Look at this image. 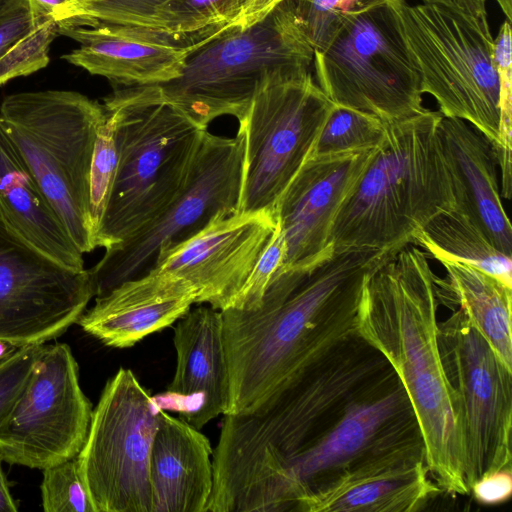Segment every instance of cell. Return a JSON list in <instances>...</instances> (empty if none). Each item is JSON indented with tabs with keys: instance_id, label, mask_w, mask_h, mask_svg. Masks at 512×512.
<instances>
[{
	"instance_id": "e575fe53",
	"label": "cell",
	"mask_w": 512,
	"mask_h": 512,
	"mask_svg": "<svg viewBox=\"0 0 512 512\" xmlns=\"http://www.w3.org/2000/svg\"><path fill=\"white\" fill-rule=\"evenodd\" d=\"M170 0H83L82 26L96 23L154 28Z\"/></svg>"
},
{
	"instance_id": "44dd1931",
	"label": "cell",
	"mask_w": 512,
	"mask_h": 512,
	"mask_svg": "<svg viewBox=\"0 0 512 512\" xmlns=\"http://www.w3.org/2000/svg\"><path fill=\"white\" fill-rule=\"evenodd\" d=\"M176 370L167 390L154 397L201 429L229 402V375L223 343L222 313L211 306L190 309L174 327Z\"/></svg>"
},
{
	"instance_id": "b9f144b4",
	"label": "cell",
	"mask_w": 512,
	"mask_h": 512,
	"mask_svg": "<svg viewBox=\"0 0 512 512\" xmlns=\"http://www.w3.org/2000/svg\"><path fill=\"white\" fill-rule=\"evenodd\" d=\"M506 19L512 22V0H496Z\"/></svg>"
},
{
	"instance_id": "ffe728a7",
	"label": "cell",
	"mask_w": 512,
	"mask_h": 512,
	"mask_svg": "<svg viewBox=\"0 0 512 512\" xmlns=\"http://www.w3.org/2000/svg\"><path fill=\"white\" fill-rule=\"evenodd\" d=\"M58 32L79 44L62 56L64 60L108 79L114 87L174 80L188 56L213 38L185 44L159 29L102 23L60 27Z\"/></svg>"
},
{
	"instance_id": "e0dca14e",
	"label": "cell",
	"mask_w": 512,
	"mask_h": 512,
	"mask_svg": "<svg viewBox=\"0 0 512 512\" xmlns=\"http://www.w3.org/2000/svg\"><path fill=\"white\" fill-rule=\"evenodd\" d=\"M277 222L273 210L218 212L193 236L161 250L153 268L187 281L197 304L225 310L232 307Z\"/></svg>"
},
{
	"instance_id": "7bdbcfd3",
	"label": "cell",
	"mask_w": 512,
	"mask_h": 512,
	"mask_svg": "<svg viewBox=\"0 0 512 512\" xmlns=\"http://www.w3.org/2000/svg\"><path fill=\"white\" fill-rule=\"evenodd\" d=\"M19 347L20 346L11 342L0 341V359L13 353Z\"/></svg>"
},
{
	"instance_id": "836d02e7",
	"label": "cell",
	"mask_w": 512,
	"mask_h": 512,
	"mask_svg": "<svg viewBox=\"0 0 512 512\" xmlns=\"http://www.w3.org/2000/svg\"><path fill=\"white\" fill-rule=\"evenodd\" d=\"M42 471L40 490L45 512H95L77 456Z\"/></svg>"
},
{
	"instance_id": "3957f363",
	"label": "cell",
	"mask_w": 512,
	"mask_h": 512,
	"mask_svg": "<svg viewBox=\"0 0 512 512\" xmlns=\"http://www.w3.org/2000/svg\"><path fill=\"white\" fill-rule=\"evenodd\" d=\"M394 372L358 333L256 409L224 415L213 463L235 492H251L329 430L350 403Z\"/></svg>"
},
{
	"instance_id": "ac0fdd59",
	"label": "cell",
	"mask_w": 512,
	"mask_h": 512,
	"mask_svg": "<svg viewBox=\"0 0 512 512\" xmlns=\"http://www.w3.org/2000/svg\"><path fill=\"white\" fill-rule=\"evenodd\" d=\"M377 149L308 154L274 206L286 243L283 269L306 267L332 246L335 218Z\"/></svg>"
},
{
	"instance_id": "52a82bcc",
	"label": "cell",
	"mask_w": 512,
	"mask_h": 512,
	"mask_svg": "<svg viewBox=\"0 0 512 512\" xmlns=\"http://www.w3.org/2000/svg\"><path fill=\"white\" fill-rule=\"evenodd\" d=\"M314 48L293 0L246 28L230 26L191 53L179 77L154 85L161 98L207 128L218 117L241 122L258 87L309 72Z\"/></svg>"
},
{
	"instance_id": "ba28073f",
	"label": "cell",
	"mask_w": 512,
	"mask_h": 512,
	"mask_svg": "<svg viewBox=\"0 0 512 512\" xmlns=\"http://www.w3.org/2000/svg\"><path fill=\"white\" fill-rule=\"evenodd\" d=\"M0 117L75 246L92 252L90 168L104 105L70 90L21 92L4 98Z\"/></svg>"
},
{
	"instance_id": "4316f807",
	"label": "cell",
	"mask_w": 512,
	"mask_h": 512,
	"mask_svg": "<svg viewBox=\"0 0 512 512\" xmlns=\"http://www.w3.org/2000/svg\"><path fill=\"white\" fill-rule=\"evenodd\" d=\"M412 244L442 262L471 265L512 288V258L492 243L483 229L466 213L442 211L419 228Z\"/></svg>"
},
{
	"instance_id": "6da1fadb",
	"label": "cell",
	"mask_w": 512,
	"mask_h": 512,
	"mask_svg": "<svg viewBox=\"0 0 512 512\" xmlns=\"http://www.w3.org/2000/svg\"><path fill=\"white\" fill-rule=\"evenodd\" d=\"M399 251L331 246L306 267L282 269L257 309L222 310L224 415L256 409L355 335L366 279Z\"/></svg>"
},
{
	"instance_id": "cb8c5ba5",
	"label": "cell",
	"mask_w": 512,
	"mask_h": 512,
	"mask_svg": "<svg viewBox=\"0 0 512 512\" xmlns=\"http://www.w3.org/2000/svg\"><path fill=\"white\" fill-rule=\"evenodd\" d=\"M213 449L199 429L161 410L150 455L151 512H206Z\"/></svg>"
},
{
	"instance_id": "f1b7e54d",
	"label": "cell",
	"mask_w": 512,
	"mask_h": 512,
	"mask_svg": "<svg viewBox=\"0 0 512 512\" xmlns=\"http://www.w3.org/2000/svg\"><path fill=\"white\" fill-rule=\"evenodd\" d=\"M245 0H170L161 10L154 29L175 40L195 44L235 26Z\"/></svg>"
},
{
	"instance_id": "603a6c76",
	"label": "cell",
	"mask_w": 512,
	"mask_h": 512,
	"mask_svg": "<svg viewBox=\"0 0 512 512\" xmlns=\"http://www.w3.org/2000/svg\"><path fill=\"white\" fill-rule=\"evenodd\" d=\"M438 139L454 194L466 213L504 254L512 255V227L502 204L500 173L488 139L458 118L442 116Z\"/></svg>"
},
{
	"instance_id": "9a60e30c",
	"label": "cell",
	"mask_w": 512,
	"mask_h": 512,
	"mask_svg": "<svg viewBox=\"0 0 512 512\" xmlns=\"http://www.w3.org/2000/svg\"><path fill=\"white\" fill-rule=\"evenodd\" d=\"M92 411L69 345L44 344L23 394L0 425V458L43 470L76 457Z\"/></svg>"
},
{
	"instance_id": "8992f818",
	"label": "cell",
	"mask_w": 512,
	"mask_h": 512,
	"mask_svg": "<svg viewBox=\"0 0 512 512\" xmlns=\"http://www.w3.org/2000/svg\"><path fill=\"white\" fill-rule=\"evenodd\" d=\"M418 71L422 93L444 117L472 125L499 145V81L487 0H386Z\"/></svg>"
},
{
	"instance_id": "1f68e13d",
	"label": "cell",
	"mask_w": 512,
	"mask_h": 512,
	"mask_svg": "<svg viewBox=\"0 0 512 512\" xmlns=\"http://www.w3.org/2000/svg\"><path fill=\"white\" fill-rule=\"evenodd\" d=\"M314 51L323 50L343 24L386 0H293Z\"/></svg>"
},
{
	"instance_id": "f35d334b",
	"label": "cell",
	"mask_w": 512,
	"mask_h": 512,
	"mask_svg": "<svg viewBox=\"0 0 512 512\" xmlns=\"http://www.w3.org/2000/svg\"><path fill=\"white\" fill-rule=\"evenodd\" d=\"M35 10L53 20L58 28L82 26L83 0H30Z\"/></svg>"
},
{
	"instance_id": "4dcf8cb0",
	"label": "cell",
	"mask_w": 512,
	"mask_h": 512,
	"mask_svg": "<svg viewBox=\"0 0 512 512\" xmlns=\"http://www.w3.org/2000/svg\"><path fill=\"white\" fill-rule=\"evenodd\" d=\"M493 59L499 81V145L495 153L501 196L512 194V31L511 22L502 23L494 39Z\"/></svg>"
},
{
	"instance_id": "2e32d148",
	"label": "cell",
	"mask_w": 512,
	"mask_h": 512,
	"mask_svg": "<svg viewBox=\"0 0 512 512\" xmlns=\"http://www.w3.org/2000/svg\"><path fill=\"white\" fill-rule=\"evenodd\" d=\"M94 296L90 269L59 264L0 224V341L54 340L77 323Z\"/></svg>"
},
{
	"instance_id": "60d3db41",
	"label": "cell",
	"mask_w": 512,
	"mask_h": 512,
	"mask_svg": "<svg viewBox=\"0 0 512 512\" xmlns=\"http://www.w3.org/2000/svg\"><path fill=\"white\" fill-rule=\"evenodd\" d=\"M2 459L0 458V512H17L18 506L13 499L8 480L2 467Z\"/></svg>"
},
{
	"instance_id": "484cf974",
	"label": "cell",
	"mask_w": 512,
	"mask_h": 512,
	"mask_svg": "<svg viewBox=\"0 0 512 512\" xmlns=\"http://www.w3.org/2000/svg\"><path fill=\"white\" fill-rule=\"evenodd\" d=\"M441 264L446 275L435 278L439 302L460 307L499 359L512 370V288L471 265Z\"/></svg>"
},
{
	"instance_id": "8fae6325",
	"label": "cell",
	"mask_w": 512,
	"mask_h": 512,
	"mask_svg": "<svg viewBox=\"0 0 512 512\" xmlns=\"http://www.w3.org/2000/svg\"><path fill=\"white\" fill-rule=\"evenodd\" d=\"M161 410L130 369L106 382L77 455L95 512H151L149 465Z\"/></svg>"
},
{
	"instance_id": "9c48e42d",
	"label": "cell",
	"mask_w": 512,
	"mask_h": 512,
	"mask_svg": "<svg viewBox=\"0 0 512 512\" xmlns=\"http://www.w3.org/2000/svg\"><path fill=\"white\" fill-rule=\"evenodd\" d=\"M422 438L409 397L395 373L353 401L322 436L281 465L241 512L296 511L300 500L376 453Z\"/></svg>"
},
{
	"instance_id": "d6986e66",
	"label": "cell",
	"mask_w": 512,
	"mask_h": 512,
	"mask_svg": "<svg viewBox=\"0 0 512 512\" xmlns=\"http://www.w3.org/2000/svg\"><path fill=\"white\" fill-rule=\"evenodd\" d=\"M439 492L417 438L343 470L302 498L296 512H416Z\"/></svg>"
},
{
	"instance_id": "4fadbf2b",
	"label": "cell",
	"mask_w": 512,
	"mask_h": 512,
	"mask_svg": "<svg viewBox=\"0 0 512 512\" xmlns=\"http://www.w3.org/2000/svg\"><path fill=\"white\" fill-rule=\"evenodd\" d=\"M244 138L205 130L189 177L178 196L153 221L130 238L106 249L90 269L95 296L150 271L161 250L202 229L218 212L238 210Z\"/></svg>"
},
{
	"instance_id": "d4e9b609",
	"label": "cell",
	"mask_w": 512,
	"mask_h": 512,
	"mask_svg": "<svg viewBox=\"0 0 512 512\" xmlns=\"http://www.w3.org/2000/svg\"><path fill=\"white\" fill-rule=\"evenodd\" d=\"M0 224L53 261L83 270V253L38 185L0 117Z\"/></svg>"
},
{
	"instance_id": "f546056e",
	"label": "cell",
	"mask_w": 512,
	"mask_h": 512,
	"mask_svg": "<svg viewBox=\"0 0 512 512\" xmlns=\"http://www.w3.org/2000/svg\"><path fill=\"white\" fill-rule=\"evenodd\" d=\"M387 123L368 113L335 105L309 154L377 148Z\"/></svg>"
},
{
	"instance_id": "f6af8a7d",
	"label": "cell",
	"mask_w": 512,
	"mask_h": 512,
	"mask_svg": "<svg viewBox=\"0 0 512 512\" xmlns=\"http://www.w3.org/2000/svg\"><path fill=\"white\" fill-rule=\"evenodd\" d=\"M422 1H424V0H422Z\"/></svg>"
},
{
	"instance_id": "ee69618b",
	"label": "cell",
	"mask_w": 512,
	"mask_h": 512,
	"mask_svg": "<svg viewBox=\"0 0 512 512\" xmlns=\"http://www.w3.org/2000/svg\"><path fill=\"white\" fill-rule=\"evenodd\" d=\"M9 0H0V8Z\"/></svg>"
},
{
	"instance_id": "d6a6232c",
	"label": "cell",
	"mask_w": 512,
	"mask_h": 512,
	"mask_svg": "<svg viewBox=\"0 0 512 512\" xmlns=\"http://www.w3.org/2000/svg\"><path fill=\"white\" fill-rule=\"evenodd\" d=\"M117 167L118 150L114 120L106 110V117L97 130L90 168L89 209L94 241L110 199Z\"/></svg>"
},
{
	"instance_id": "7c38bea8",
	"label": "cell",
	"mask_w": 512,
	"mask_h": 512,
	"mask_svg": "<svg viewBox=\"0 0 512 512\" xmlns=\"http://www.w3.org/2000/svg\"><path fill=\"white\" fill-rule=\"evenodd\" d=\"M334 106L310 72L258 87L239 122L244 150L238 211H274Z\"/></svg>"
},
{
	"instance_id": "5bb4252c",
	"label": "cell",
	"mask_w": 512,
	"mask_h": 512,
	"mask_svg": "<svg viewBox=\"0 0 512 512\" xmlns=\"http://www.w3.org/2000/svg\"><path fill=\"white\" fill-rule=\"evenodd\" d=\"M438 322L440 355L458 401L466 482L512 469V370L496 355L460 307Z\"/></svg>"
},
{
	"instance_id": "5b68a950",
	"label": "cell",
	"mask_w": 512,
	"mask_h": 512,
	"mask_svg": "<svg viewBox=\"0 0 512 512\" xmlns=\"http://www.w3.org/2000/svg\"><path fill=\"white\" fill-rule=\"evenodd\" d=\"M103 105L112 115L117 173L95 237L110 249L160 215L183 189L207 128L164 101L154 85L115 87Z\"/></svg>"
},
{
	"instance_id": "83f0119b",
	"label": "cell",
	"mask_w": 512,
	"mask_h": 512,
	"mask_svg": "<svg viewBox=\"0 0 512 512\" xmlns=\"http://www.w3.org/2000/svg\"><path fill=\"white\" fill-rule=\"evenodd\" d=\"M57 24L30 0H9L0 8V86L46 67Z\"/></svg>"
},
{
	"instance_id": "8d00e7d4",
	"label": "cell",
	"mask_w": 512,
	"mask_h": 512,
	"mask_svg": "<svg viewBox=\"0 0 512 512\" xmlns=\"http://www.w3.org/2000/svg\"><path fill=\"white\" fill-rule=\"evenodd\" d=\"M44 344L22 345L0 359V425L23 394Z\"/></svg>"
},
{
	"instance_id": "ab89813d",
	"label": "cell",
	"mask_w": 512,
	"mask_h": 512,
	"mask_svg": "<svg viewBox=\"0 0 512 512\" xmlns=\"http://www.w3.org/2000/svg\"><path fill=\"white\" fill-rule=\"evenodd\" d=\"M283 0H245L241 14L236 22L237 27L246 28L264 18Z\"/></svg>"
},
{
	"instance_id": "7a4b0ae2",
	"label": "cell",
	"mask_w": 512,
	"mask_h": 512,
	"mask_svg": "<svg viewBox=\"0 0 512 512\" xmlns=\"http://www.w3.org/2000/svg\"><path fill=\"white\" fill-rule=\"evenodd\" d=\"M435 278L419 247H403L366 279L356 329L401 381L418 421L432 480L441 491L468 495L460 411L440 355Z\"/></svg>"
},
{
	"instance_id": "74e56055",
	"label": "cell",
	"mask_w": 512,
	"mask_h": 512,
	"mask_svg": "<svg viewBox=\"0 0 512 512\" xmlns=\"http://www.w3.org/2000/svg\"><path fill=\"white\" fill-rule=\"evenodd\" d=\"M470 493L483 505L507 501L512 494V469L504 468L484 474L471 485Z\"/></svg>"
},
{
	"instance_id": "277c9868",
	"label": "cell",
	"mask_w": 512,
	"mask_h": 512,
	"mask_svg": "<svg viewBox=\"0 0 512 512\" xmlns=\"http://www.w3.org/2000/svg\"><path fill=\"white\" fill-rule=\"evenodd\" d=\"M439 111L387 123L385 137L340 208L330 244L397 249L438 213L454 208L439 139Z\"/></svg>"
},
{
	"instance_id": "d590c367",
	"label": "cell",
	"mask_w": 512,
	"mask_h": 512,
	"mask_svg": "<svg viewBox=\"0 0 512 512\" xmlns=\"http://www.w3.org/2000/svg\"><path fill=\"white\" fill-rule=\"evenodd\" d=\"M285 257L286 243L277 222L268 244L230 308L246 311L257 309L269 285L283 269Z\"/></svg>"
},
{
	"instance_id": "30bf717a",
	"label": "cell",
	"mask_w": 512,
	"mask_h": 512,
	"mask_svg": "<svg viewBox=\"0 0 512 512\" xmlns=\"http://www.w3.org/2000/svg\"><path fill=\"white\" fill-rule=\"evenodd\" d=\"M317 84L337 106L392 123L417 115L421 81L387 3L349 18L313 59Z\"/></svg>"
},
{
	"instance_id": "7402d4cb",
	"label": "cell",
	"mask_w": 512,
	"mask_h": 512,
	"mask_svg": "<svg viewBox=\"0 0 512 512\" xmlns=\"http://www.w3.org/2000/svg\"><path fill=\"white\" fill-rule=\"evenodd\" d=\"M196 302V291L187 281L153 268L95 297L77 324L106 346L129 348L171 326Z\"/></svg>"
}]
</instances>
